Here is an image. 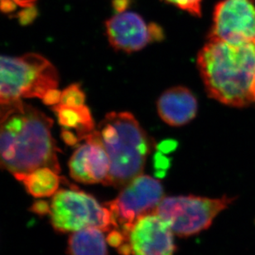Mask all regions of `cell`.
Listing matches in <instances>:
<instances>
[{"label":"cell","mask_w":255,"mask_h":255,"mask_svg":"<svg viewBox=\"0 0 255 255\" xmlns=\"http://www.w3.org/2000/svg\"><path fill=\"white\" fill-rule=\"evenodd\" d=\"M197 66L211 98L235 107L255 103V39L238 43L208 39Z\"/></svg>","instance_id":"cell-1"},{"label":"cell","mask_w":255,"mask_h":255,"mask_svg":"<svg viewBox=\"0 0 255 255\" xmlns=\"http://www.w3.org/2000/svg\"><path fill=\"white\" fill-rule=\"evenodd\" d=\"M208 39L238 43L255 39L254 0H222L214 11Z\"/></svg>","instance_id":"cell-9"},{"label":"cell","mask_w":255,"mask_h":255,"mask_svg":"<svg viewBox=\"0 0 255 255\" xmlns=\"http://www.w3.org/2000/svg\"><path fill=\"white\" fill-rule=\"evenodd\" d=\"M95 132L110 159L106 186L122 188L142 174L150 152V142L132 114H108Z\"/></svg>","instance_id":"cell-3"},{"label":"cell","mask_w":255,"mask_h":255,"mask_svg":"<svg viewBox=\"0 0 255 255\" xmlns=\"http://www.w3.org/2000/svg\"><path fill=\"white\" fill-rule=\"evenodd\" d=\"M106 34L115 49L137 52L155 40L162 38V30L156 24L147 25L139 15L121 12L106 22Z\"/></svg>","instance_id":"cell-10"},{"label":"cell","mask_w":255,"mask_h":255,"mask_svg":"<svg viewBox=\"0 0 255 255\" xmlns=\"http://www.w3.org/2000/svg\"><path fill=\"white\" fill-rule=\"evenodd\" d=\"M128 0H115L114 6L119 12H125L126 7L128 6Z\"/></svg>","instance_id":"cell-22"},{"label":"cell","mask_w":255,"mask_h":255,"mask_svg":"<svg viewBox=\"0 0 255 255\" xmlns=\"http://www.w3.org/2000/svg\"><path fill=\"white\" fill-rule=\"evenodd\" d=\"M13 176L18 182H22L26 191L35 198L54 196L61 183L58 172L48 167H38L31 172Z\"/></svg>","instance_id":"cell-14"},{"label":"cell","mask_w":255,"mask_h":255,"mask_svg":"<svg viewBox=\"0 0 255 255\" xmlns=\"http://www.w3.org/2000/svg\"><path fill=\"white\" fill-rule=\"evenodd\" d=\"M58 83L57 69L41 55L0 56V122L24 105L22 99H42Z\"/></svg>","instance_id":"cell-4"},{"label":"cell","mask_w":255,"mask_h":255,"mask_svg":"<svg viewBox=\"0 0 255 255\" xmlns=\"http://www.w3.org/2000/svg\"><path fill=\"white\" fill-rule=\"evenodd\" d=\"M85 101L86 96L81 86L73 84L62 91L59 104L66 106H81L85 105Z\"/></svg>","instance_id":"cell-16"},{"label":"cell","mask_w":255,"mask_h":255,"mask_svg":"<svg viewBox=\"0 0 255 255\" xmlns=\"http://www.w3.org/2000/svg\"><path fill=\"white\" fill-rule=\"evenodd\" d=\"M17 4L14 0H0V11L5 14H9L17 9Z\"/></svg>","instance_id":"cell-21"},{"label":"cell","mask_w":255,"mask_h":255,"mask_svg":"<svg viewBox=\"0 0 255 255\" xmlns=\"http://www.w3.org/2000/svg\"><path fill=\"white\" fill-rule=\"evenodd\" d=\"M14 1L18 6H21L22 7H27L35 5V2L37 0H14Z\"/></svg>","instance_id":"cell-23"},{"label":"cell","mask_w":255,"mask_h":255,"mask_svg":"<svg viewBox=\"0 0 255 255\" xmlns=\"http://www.w3.org/2000/svg\"><path fill=\"white\" fill-rule=\"evenodd\" d=\"M50 220L58 233L96 227L108 233L118 229L111 211L94 196L77 188L58 190L51 201Z\"/></svg>","instance_id":"cell-5"},{"label":"cell","mask_w":255,"mask_h":255,"mask_svg":"<svg viewBox=\"0 0 255 255\" xmlns=\"http://www.w3.org/2000/svg\"><path fill=\"white\" fill-rule=\"evenodd\" d=\"M157 107L160 118L165 123L179 127L196 117L198 105L191 91L178 86L165 91L158 99Z\"/></svg>","instance_id":"cell-12"},{"label":"cell","mask_w":255,"mask_h":255,"mask_svg":"<svg viewBox=\"0 0 255 255\" xmlns=\"http://www.w3.org/2000/svg\"><path fill=\"white\" fill-rule=\"evenodd\" d=\"M165 2L174 5L180 9L189 12L190 14L201 17V2L202 0H162Z\"/></svg>","instance_id":"cell-17"},{"label":"cell","mask_w":255,"mask_h":255,"mask_svg":"<svg viewBox=\"0 0 255 255\" xmlns=\"http://www.w3.org/2000/svg\"><path fill=\"white\" fill-rule=\"evenodd\" d=\"M76 147L69 160L70 175L84 184H106L110 173V159L95 130Z\"/></svg>","instance_id":"cell-11"},{"label":"cell","mask_w":255,"mask_h":255,"mask_svg":"<svg viewBox=\"0 0 255 255\" xmlns=\"http://www.w3.org/2000/svg\"><path fill=\"white\" fill-rule=\"evenodd\" d=\"M234 201V197L228 196H169L163 197L152 212L158 215L175 235L187 237L209 228L216 216Z\"/></svg>","instance_id":"cell-6"},{"label":"cell","mask_w":255,"mask_h":255,"mask_svg":"<svg viewBox=\"0 0 255 255\" xmlns=\"http://www.w3.org/2000/svg\"><path fill=\"white\" fill-rule=\"evenodd\" d=\"M30 211L37 214L38 216H46L50 214L51 205L47 201L40 200V201H35L34 203L32 204Z\"/></svg>","instance_id":"cell-20"},{"label":"cell","mask_w":255,"mask_h":255,"mask_svg":"<svg viewBox=\"0 0 255 255\" xmlns=\"http://www.w3.org/2000/svg\"><path fill=\"white\" fill-rule=\"evenodd\" d=\"M53 121L27 104L0 122V169L12 175L48 167L60 173Z\"/></svg>","instance_id":"cell-2"},{"label":"cell","mask_w":255,"mask_h":255,"mask_svg":"<svg viewBox=\"0 0 255 255\" xmlns=\"http://www.w3.org/2000/svg\"><path fill=\"white\" fill-rule=\"evenodd\" d=\"M122 232L126 240L118 248L122 255H174V233L154 212L140 216L129 228Z\"/></svg>","instance_id":"cell-8"},{"label":"cell","mask_w":255,"mask_h":255,"mask_svg":"<svg viewBox=\"0 0 255 255\" xmlns=\"http://www.w3.org/2000/svg\"><path fill=\"white\" fill-rule=\"evenodd\" d=\"M105 231L89 227L71 234L68 241L69 255H108Z\"/></svg>","instance_id":"cell-15"},{"label":"cell","mask_w":255,"mask_h":255,"mask_svg":"<svg viewBox=\"0 0 255 255\" xmlns=\"http://www.w3.org/2000/svg\"><path fill=\"white\" fill-rule=\"evenodd\" d=\"M163 198L161 182L147 175H139L128 182L119 196L106 203L119 230L125 231L140 216L154 211Z\"/></svg>","instance_id":"cell-7"},{"label":"cell","mask_w":255,"mask_h":255,"mask_svg":"<svg viewBox=\"0 0 255 255\" xmlns=\"http://www.w3.org/2000/svg\"><path fill=\"white\" fill-rule=\"evenodd\" d=\"M38 15V10L35 5L30 7H24L17 13V17L20 24L27 26L32 23L37 18Z\"/></svg>","instance_id":"cell-18"},{"label":"cell","mask_w":255,"mask_h":255,"mask_svg":"<svg viewBox=\"0 0 255 255\" xmlns=\"http://www.w3.org/2000/svg\"><path fill=\"white\" fill-rule=\"evenodd\" d=\"M52 111L63 129L73 132L79 141L85 140L95 130V122L91 111L85 105L81 106H66L57 104L52 106Z\"/></svg>","instance_id":"cell-13"},{"label":"cell","mask_w":255,"mask_h":255,"mask_svg":"<svg viewBox=\"0 0 255 255\" xmlns=\"http://www.w3.org/2000/svg\"><path fill=\"white\" fill-rule=\"evenodd\" d=\"M61 96H62V92L58 91L57 88L51 89L45 94L42 100L45 105L54 106L60 103Z\"/></svg>","instance_id":"cell-19"}]
</instances>
